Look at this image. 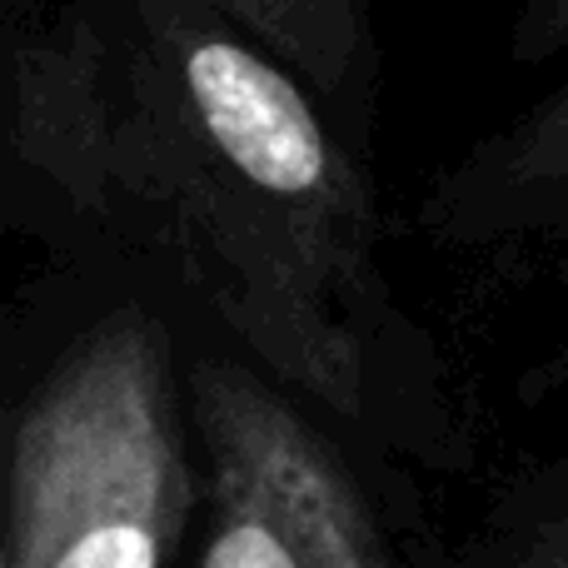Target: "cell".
I'll return each mask as SVG.
<instances>
[{
	"label": "cell",
	"instance_id": "obj_1",
	"mask_svg": "<svg viewBox=\"0 0 568 568\" xmlns=\"http://www.w3.org/2000/svg\"><path fill=\"white\" fill-rule=\"evenodd\" d=\"M140 150L230 339L404 469L459 474L474 424L384 255L374 160L205 0H140Z\"/></svg>",
	"mask_w": 568,
	"mask_h": 568
},
{
	"label": "cell",
	"instance_id": "obj_2",
	"mask_svg": "<svg viewBox=\"0 0 568 568\" xmlns=\"http://www.w3.org/2000/svg\"><path fill=\"white\" fill-rule=\"evenodd\" d=\"M210 484L200 568H439L399 459L344 434L329 414L240 344L190 369Z\"/></svg>",
	"mask_w": 568,
	"mask_h": 568
},
{
	"label": "cell",
	"instance_id": "obj_3",
	"mask_svg": "<svg viewBox=\"0 0 568 568\" xmlns=\"http://www.w3.org/2000/svg\"><path fill=\"white\" fill-rule=\"evenodd\" d=\"M414 230L444 255L568 290V75L439 165Z\"/></svg>",
	"mask_w": 568,
	"mask_h": 568
},
{
	"label": "cell",
	"instance_id": "obj_4",
	"mask_svg": "<svg viewBox=\"0 0 568 568\" xmlns=\"http://www.w3.org/2000/svg\"><path fill=\"white\" fill-rule=\"evenodd\" d=\"M314 90L339 135L374 160L384 105V45L374 0H205Z\"/></svg>",
	"mask_w": 568,
	"mask_h": 568
},
{
	"label": "cell",
	"instance_id": "obj_5",
	"mask_svg": "<svg viewBox=\"0 0 568 568\" xmlns=\"http://www.w3.org/2000/svg\"><path fill=\"white\" fill-rule=\"evenodd\" d=\"M439 568H568V454L489 494L479 519L439 544Z\"/></svg>",
	"mask_w": 568,
	"mask_h": 568
},
{
	"label": "cell",
	"instance_id": "obj_6",
	"mask_svg": "<svg viewBox=\"0 0 568 568\" xmlns=\"http://www.w3.org/2000/svg\"><path fill=\"white\" fill-rule=\"evenodd\" d=\"M568 50V0H519L509 20V40L504 55L509 65L529 70V65H549Z\"/></svg>",
	"mask_w": 568,
	"mask_h": 568
},
{
	"label": "cell",
	"instance_id": "obj_7",
	"mask_svg": "<svg viewBox=\"0 0 568 568\" xmlns=\"http://www.w3.org/2000/svg\"><path fill=\"white\" fill-rule=\"evenodd\" d=\"M568 394V334L544 354L539 364H529L519 379V399L524 404H549V399H564Z\"/></svg>",
	"mask_w": 568,
	"mask_h": 568
},
{
	"label": "cell",
	"instance_id": "obj_8",
	"mask_svg": "<svg viewBox=\"0 0 568 568\" xmlns=\"http://www.w3.org/2000/svg\"><path fill=\"white\" fill-rule=\"evenodd\" d=\"M0 568H6V559H0Z\"/></svg>",
	"mask_w": 568,
	"mask_h": 568
}]
</instances>
